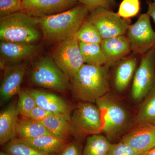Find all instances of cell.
Wrapping results in <instances>:
<instances>
[{
	"label": "cell",
	"instance_id": "obj_1",
	"mask_svg": "<svg viewBox=\"0 0 155 155\" xmlns=\"http://www.w3.org/2000/svg\"><path fill=\"white\" fill-rule=\"evenodd\" d=\"M90 12L86 6L78 4L60 14L35 17V19L45 39L58 43L74 36L86 20Z\"/></svg>",
	"mask_w": 155,
	"mask_h": 155
},
{
	"label": "cell",
	"instance_id": "obj_2",
	"mask_svg": "<svg viewBox=\"0 0 155 155\" xmlns=\"http://www.w3.org/2000/svg\"><path fill=\"white\" fill-rule=\"evenodd\" d=\"M109 67L84 64L71 80V91L81 102L95 103L110 91Z\"/></svg>",
	"mask_w": 155,
	"mask_h": 155
},
{
	"label": "cell",
	"instance_id": "obj_3",
	"mask_svg": "<svg viewBox=\"0 0 155 155\" xmlns=\"http://www.w3.org/2000/svg\"><path fill=\"white\" fill-rule=\"evenodd\" d=\"M35 17L23 11L0 18L1 41L35 43L41 38Z\"/></svg>",
	"mask_w": 155,
	"mask_h": 155
},
{
	"label": "cell",
	"instance_id": "obj_4",
	"mask_svg": "<svg viewBox=\"0 0 155 155\" xmlns=\"http://www.w3.org/2000/svg\"><path fill=\"white\" fill-rule=\"evenodd\" d=\"M103 121L102 132L110 141L124 133L130 125L129 114L117 101L107 94L96 101Z\"/></svg>",
	"mask_w": 155,
	"mask_h": 155
},
{
	"label": "cell",
	"instance_id": "obj_5",
	"mask_svg": "<svg viewBox=\"0 0 155 155\" xmlns=\"http://www.w3.org/2000/svg\"><path fill=\"white\" fill-rule=\"evenodd\" d=\"M30 79L33 84L59 92L67 91L69 79L52 58L45 56L34 63Z\"/></svg>",
	"mask_w": 155,
	"mask_h": 155
},
{
	"label": "cell",
	"instance_id": "obj_6",
	"mask_svg": "<svg viewBox=\"0 0 155 155\" xmlns=\"http://www.w3.org/2000/svg\"><path fill=\"white\" fill-rule=\"evenodd\" d=\"M70 124L71 134L78 139L102 132L101 111L92 103H79L71 114Z\"/></svg>",
	"mask_w": 155,
	"mask_h": 155
},
{
	"label": "cell",
	"instance_id": "obj_7",
	"mask_svg": "<svg viewBox=\"0 0 155 155\" xmlns=\"http://www.w3.org/2000/svg\"><path fill=\"white\" fill-rule=\"evenodd\" d=\"M52 58L71 81L84 64L79 42L75 35L58 43L52 52Z\"/></svg>",
	"mask_w": 155,
	"mask_h": 155
},
{
	"label": "cell",
	"instance_id": "obj_8",
	"mask_svg": "<svg viewBox=\"0 0 155 155\" xmlns=\"http://www.w3.org/2000/svg\"><path fill=\"white\" fill-rule=\"evenodd\" d=\"M87 19L96 27L103 39L125 35L130 25L128 19H123L117 13L102 8L90 11Z\"/></svg>",
	"mask_w": 155,
	"mask_h": 155
},
{
	"label": "cell",
	"instance_id": "obj_9",
	"mask_svg": "<svg viewBox=\"0 0 155 155\" xmlns=\"http://www.w3.org/2000/svg\"><path fill=\"white\" fill-rule=\"evenodd\" d=\"M141 56L131 88V97L136 101L144 99L155 85V47Z\"/></svg>",
	"mask_w": 155,
	"mask_h": 155
},
{
	"label": "cell",
	"instance_id": "obj_10",
	"mask_svg": "<svg viewBox=\"0 0 155 155\" xmlns=\"http://www.w3.org/2000/svg\"><path fill=\"white\" fill-rule=\"evenodd\" d=\"M126 33L131 51L134 55L142 56L155 47V32L147 13L141 14L136 22L130 25Z\"/></svg>",
	"mask_w": 155,
	"mask_h": 155
},
{
	"label": "cell",
	"instance_id": "obj_11",
	"mask_svg": "<svg viewBox=\"0 0 155 155\" xmlns=\"http://www.w3.org/2000/svg\"><path fill=\"white\" fill-rule=\"evenodd\" d=\"M79 4L78 0H22V11L35 17L52 16Z\"/></svg>",
	"mask_w": 155,
	"mask_h": 155
},
{
	"label": "cell",
	"instance_id": "obj_12",
	"mask_svg": "<svg viewBox=\"0 0 155 155\" xmlns=\"http://www.w3.org/2000/svg\"><path fill=\"white\" fill-rule=\"evenodd\" d=\"M27 66L26 63L22 62L5 66L0 87L1 104L8 102L21 89Z\"/></svg>",
	"mask_w": 155,
	"mask_h": 155
},
{
	"label": "cell",
	"instance_id": "obj_13",
	"mask_svg": "<svg viewBox=\"0 0 155 155\" xmlns=\"http://www.w3.org/2000/svg\"><path fill=\"white\" fill-rule=\"evenodd\" d=\"M122 140L141 154L155 147V125L147 123L136 124L123 137Z\"/></svg>",
	"mask_w": 155,
	"mask_h": 155
},
{
	"label": "cell",
	"instance_id": "obj_14",
	"mask_svg": "<svg viewBox=\"0 0 155 155\" xmlns=\"http://www.w3.org/2000/svg\"><path fill=\"white\" fill-rule=\"evenodd\" d=\"M26 91L33 97L37 105L53 114L63 116L70 121L72 114L71 107L61 97L40 90L28 89Z\"/></svg>",
	"mask_w": 155,
	"mask_h": 155
},
{
	"label": "cell",
	"instance_id": "obj_15",
	"mask_svg": "<svg viewBox=\"0 0 155 155\" xmlns=\"http://www.w3.org/2000/svg\"><path fill=\"white\" fill-rule=\"evenodd\" d=\"M39 48L35 43H19L1 41V60L10 64L21 63L32 58L38 51Z\"/></svg>",
	"mask_w": 155,
	"mask_h": 155
},
{
	"label": "cell",
	"instance_id": "obj_16",
	"mask_svg": "<svg viewBox=\"0 0 155 155\" xmlns=\"http://www.w3.org/2000/svg\"><path fill=\"white\" fill-rule=\"evenodd\" d=\"M101 45L107 59L106 66L109 68L126 58L131 52L125 35L104 39Z\"/></svg>",
	"mask_w": 155,
	"mask_h": 155
},
{
	"label": "cell",
	"instance_id": "obj_17",
	"mask_svg": "<svg viewBox=\"0 0 155 155\" xmlns=\"http://www.w3.org/2000/svg\"><path fill=\"white\" fill-rule=\"evenodd\" d=\"M17 104H11L0 113V145H5L17 137V127L19 118Z\"/></svg>",
	"mask_w": 155,
	"mask_h": 155
},
{
	"label": "cell",
	"instance_id": "obj_18",
	"mask_svg": "<svg viewBox=\"0 0 155 155\" xmlns=\"http://www.w3.org/2000/svg\"><path fill=\"white\" fill-rule=\"evenodd\" d=\"M114 77L115 88L118 92L124 91L129 85L137 69L138 59L135 56L126 57L119 61Z\"/></svg>",
	"mask_w": 155,
	"mask_h": 155
},
{
	"label": "cell",
	"instance_id": "obj_19",
	"mask_svg": "<svg viewBox=\"0 0 155 155\" xmlns=\"http://www.w3.org/2000/svg\"><path fill=\"white\" fill-rule=\"evenodd\" d=\"M18 139L20 141L41 152L50 154H58L69 142L68 140L59 138L51 134L31 139Z\"/></svg>",
	"mask_w": 155,
	"mask_h": 155
},
{
	"label": "cell",
	"instance_id": "obj_20",
	"mask_svg": "<svg viewBox=\"0 0 155 155\" xmlns=\"http://www.w3.org/2000/svg\"><path fill=\"white\" fill-rule=\"evenodd\" d=\"M17 137L22 140L31 139L51 134L40 122L23 116L17 123Z\"/></svg>",
	"mask_w": 155,
	"mask_h": 155
},
{
	"label": "cell",
	"instance_id": "obj_21",
	"mask_svg": "<svg viewBox=\"0 0 155 155\" xmlns=\"http://www.w3.org/2000/svg\"><path fill=\"white\" fill-rule=\"evenodd\" d=\"M40 122L52 135L68 140L72 135L70 121L63 116L53 114Z\"/></svg>",
	"mask_w": 155,
	"mask_h": 155
},
{
	"label": "cell",
	"instance_id": "obj_22",
	"mask_svg": "<svg viewBox=\"0 0 155 155\" xmlns=\"http://www.w3.org/2000/svg\"><path fill=\"white\" fill-rule=\"evenodd\" d=\"M84 64L96 66H106L107 59L101 44L79 42Z\"/></svg>",
	"mask_w": 155,
	"mask_h": 155
},
{
	"label": "cell",
	"instance_id": "obj_23",
	"mask_svg": "<svg viewBox=\"0 0 155 155\" xmlns=\"http://www.w3.org/2000/svg\"><path fill=\"white\" fill-rule=\"evenodd\" d=\"M112 143L101 134L89 136L83 148V155H107Z\"/></svg>",
	"mask_w": 155,
	"mask_h": 155
},
{
	"label": "cell",
	"instance_id": "obj_24",
	"mask_svg": "<svg viewBox=\"0 0 155 155\" xmlns=\"http://www.w3.org/2000/svg\"><path fill=\"white\" fill-rule=\"evenodd\" d=\"M143 99L136 116L135 123L155 125V85Z\"/></svg>",
	"mask_w": 155,
	"mask_h": 155
},
{
	"label": "cell",
	"instance_id": "obj_25",
	"mask_svg": "<svg viewBox=\"0 0 155 155\" xmlns=\"http://www.w3.org/2000/svg\"><path fill=\"white\" fill-rule=\"evenodd\" d=\"M3 150L11 155H57L41 152L16 137L3 146Z\"/></svg>",
	"mask_w": 155,
	"mask_h": 155
},
{
	"label": "cell",
	"instance_id": "obj_26",
	"mask_svg": "<svg viewBox=\"0 0 155 155\" xmlns=\"http://www.w3.org/2000/svg\"><path fill=\"white\" fill-rule=\"evenodd\" d=\"M75 36L79 42L85 43L101 44L103 40L96 27L87 19Z\"/></svg>",
	"mask_w": 155,
	"mask_h": 155
},
{
	"label": "cell",
	"instance_id": "obj_27",
	"mask_svg": "<svg viewBox=\"0 0 155 155\" xmlns=\"http://www.w3.org/2000/svg\"><path fill=\"white\" fill-rule=\"evenodd\" d=\"M140 10V0H122L117 14L123 19H128L136 16Z\"/></svg>",
	"mask_w": 155,
	"mask_h": 155
},
{
	"label": "cell",
	"instance_id": "obj_28",
	"mask_svg": "<svg viewBox=\"0 0 155 155\" xmlns=\"http://www.w3.org/2000/svg\"><path fill=\"white\" fill-rule=\"evenodd\" d=\"M17 105L19 114L26 117L37 106L36 102L32 96L24 90H20L18 93Z\"/></svg>",
	"mask_w": 155,
	"mask_h": 155
},
{
	"label": "cell",
	"instance_id": "obj_29",
	"mask_svg": "<svg viewBox=\"0 0 155 155\" xmlns=\"http://www.w3.org/2000/svg\"><path fill=\"white\" fill-rule=\"evenodd\" d=\"M22 0H0V18L22 11Z\"/></svg>",
	"mask_w": 155,
	"mask_h": 155
},
{
	"label": "cell",
	"instance_id": "obj_30",
	"mask_svg": "<svg viewBox=\"0 0 155 155\" xmlns=\"http://www.w3.org/2000/svg\"><path fill=\"white\" fill-rule=\"evenodd\" d=\"M78 2L86 6L90 11L98 8L113 11L117 5L116 0H78Z\"/></svg>",
	"mask_w": 155,
	"mask_h": 155
},
{
	"label": "cell",
	"instance_id": "obj_31",
	"mask_svg": "<svg viewBox=\"0 0 155 155\" xmlns=\"http://www.w3.org/2000/svg\"><path fill=\"white\" fill-rule=\"evenodd\" d=\"M129 145L121 140L112 144L107 155H140Z\"/></svg>",
	"mask_w": 155,
	"mask_h": 155
},
{
	"label": "cell",
	"instance_id": "obj_32",
	"mask_svg": "<svg viewBox=\"0 0 155 155\" xmlns=\"http://www.w3.org/2000/svg\"><path fill=\"white\" fill-rule=\"evenodd\" d=\"M83 145L81 140L76 139L69 142L63 150L57 155H83Z\"/></svg>",
	"mask_w": 155,
	"mask_h": 155
},
{
	"label": "cell",
	"instance_id": "obj_33",
	"mask_svg": "<svg viewBox=\"0 0 155 155\" xmlns=\"http://www.w3.org/2000/svg\"><path fill=\"white\" fill-rule=\"evenodd\" d=\"M53 114L37 105L26 117L35 121H40Z\"/></svg>",
	"mask_w": 155,
	"mask_h": 155
},
{
	"label": "cell",
	"instance_id": "obj_34",
	"mask_svg": "<svg viewBox=\"0 0 155 155\" xmlns=\"http://www.w3.org/2000/svg\"><path fill=\"white\" fill-rule=\"evenodd\" d=\"M146 3L148 6L147 13L155 22V3L152 0H147Z\"/></svg>",
	"mask_w": 155,
	"mask_h": 155
},
{
	"label": "cell",
	"instance_id": "obj_35",
	"mask_svg": "<svg viewBox=\"0 0 155 155\" xmlns=\"http://www.w3.org/2000/svg\"><path fill=\"white\" fill-rule=\"evenodd\" d=\"M140 155H155V147L146 152Z\"/></svg>",
	"mask_w": 155,
	"mask_h": 155
},
{
	"label": "cell",
	"instance_id": "obj_36",
	"mask_svg": "<svg viewBox=\"0 0 155 155\" xmlns=\"http://www.w3.org/2000/svg\"><path fill=\"white\" fill-rule=\"evenodd\" d=\"M0 155H11L8 153H6V152L4 151V150L1 151L0 152Z\"/></svg>",
	"mask_w": 155,
	"mask_h": 155
},
{
	"label": "cell",
	"instance_id": "obj_37",
	"mask_svg": "<svg viewBox=\"0 0 155 155\" xmlns=\"http://www.w3.org/2000/svg\"><path fill=\"white\" fill-rule=\"evenodd\" d=\"M152 1L153 2H154L155 3V0H152Z\"/></svg>",
	"mask_w": 155,
	"mask_h": 155
}]
</instances>
